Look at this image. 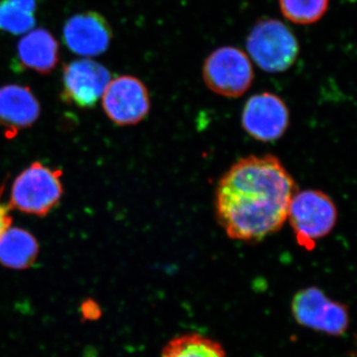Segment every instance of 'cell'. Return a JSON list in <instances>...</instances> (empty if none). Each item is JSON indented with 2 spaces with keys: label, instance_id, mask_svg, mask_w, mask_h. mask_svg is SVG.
I'll use <instances>...</instances> for the list:
<instances>
[{
  "label": "cell",
  "instance_id": "cell-1",
  "mask_svg": "<svg viewBox=\"0 0 357 357\" xmlns=\"http://www.w3.org/2000/svg\"><path fill=\"white\" fill-rule=\"evenodd\" d=\"M296 192L295 180L280 159L250 155L218 182L215 217L229 238L256 243L282 229Z\"/></svg>",
  "mask_w": 357,
  "mask_h": 357
},
{
  "label": "cell",
  "instance_id": "cell-2",
  "mask_svg": "<svg viewBox=\"0 0 357 357\" xmlns=\"http://www.w3.org/2000/svg\"><path fill=\"white\" fill-rule=\"evenodd\" d=\"M287 218L298 243L311 250L317 241L335 229L337 206L330 196L318 190L296 192L289 204Z\"/></svg>",
  "mask_w": 357,
  "mask_h": 357
},
{
  "label": "cell",
  "instance_id": "cell-3",
  "mask_svg": "<svg viewBox=\"0 0 357 357\" xmlns=\"http://www.w3.org/2000/svg\"><path fill=\"white\" fill-rule=\"evenodd\" d=\"M249 56L264 72L283 73L299 55V43L292 31L276 20L256 23L246 40Z\"/></svg>",
  "mask_w": 357,
  "mask_h": 357
},
{
  "label": "cell",
  "instance_id": "cell-4",
  "mask_svg": "<svg viewBox=\"0 0 357 357\" xmlns=\"http://www.w3.org/2000/svg\"><path fill=\"white\" fill-rule=\"evenodd\" d=\"M62 172L35 162L14 181L10 206L28 215L45 217L62 199Z\"/></svg>",
  "mask_w": 357,
  "mask_h": 357
},
{
  "label": "cell",
  "instance_id": "cell-5",
  "mask_svg": "<svg viewBox=\"0 0 357 357\" xmlns=\"http://www.w3.org/2000/svg\"><path fill=\"white\" fill-rule=\"evenodd\" d=\"M203 79L213 93L225 98L243 96L255 79L248 54L232 46L220 47L204 61Z\"/></svg>",
  "mask_w": 357,
  "mask_h": 357
},
{
  "label": "cell",
  "instance_id": "cell-6",
  "mask_svg": "<svg viewBox=\"0 0 357 357\" xmlns=\"http://www.w3.org/2000/svg\"><path fill=\"white\" fill-rule=\"evenodd\" d=\"M291 310L300 326L314 332L340 337L349 330V307L330 299L319 288L307 287L296 293Z\"/></svg>",
  "mask_w": 357,
  "mask_h": 357
},
{
  "label": "cell",
  "instance_id": "cell-7",
  "mask_svg": "<svg viewBox=\"0 0 357 357\" xmlns=\"http://www.w3.org/2000/svg\"><path fill=\"white\" fill-rule=\"evenodd\" d=\"M102 98L105 114L121 126L139 123L149 114L151 105L146 86L132 76L112 79Z\"/></svg>",
  "mask_w": 357,
  "mask_h": 357
},
{
  "label": "cell",
  "instance_id": "cell-8",
  "mask_svg": "<svg viewBox=\"0 0 357 357\" xmlns=\"http://www.w3.org/2000/svg\"><path fill=\"white\" fill-rule=\"evenodd\" d=\"M290 123L285 102L272 93H261L248 98L241 114V124L251 137L261 142L280 139Z\"/></svg>",
  "mask_w": 357,
  "mask_h": 357
},
{
  "label": "cell",
  "instance_id": "cell-9",
  "mask_svg": "<svg viewBox=\"0 0 357 357\" xmlns=\"http://www.w3.org/2000/svg\"><path fill=\"white\" fill-rule=\"evenodd\" d=\"M112 81L109 70L89 59L66 66L63 76V100L82 109L95 107Z\"/></svg>",
  "mask_w": 357,
  "mask_h": 357
},
{
  "label": "cell",
  "instance_id": "cell-10",
  "mask_svg": "<svg viewBox=\"0 0 357 357\" xmlns=\"http://www.w3.org/2000/svg\"><path fill=\"white\" fill-rule=\"evenodd\" d=\"M40 115V105L27 86L8 84L0 88V123L10 137L31 128Z\"/></svg>",
  "mask_w": 357,
  "mask_h": 357
},
{
  "label": "cell",
  "instance_id": "cell-11",
  "mask_svg": "<svg viewBox=\"0 0 357 357\" xmlns=\"http://www.w3.org/2000/svg\"><path fill=\"white\" fill-rule=\"evenodd\" d=\"M64 35L70 50L82 56L102 53L110 41L107 23L96 13L81 14L70 18L66 25Z\"/></svg>",
  "mask_w": 357,
  "mask_h": 357
},
{
  "label": "cell",
  "instance_id": "cell-12",
  "mask_svg": "<svg viewBox=\"0 0 357 357\" xmlns=\"http://www.w3.org/2000/svg\"><path fill=\"white\" fill-rule=\"evenodd\" d=\"M39 244L27 230L9 227L0 236V263L13 270H25L34 265Z\"/></svg>",
  "mask_w": 357,
  "mask_h": 357
},
{
  "label": "cell",
  "instance_id": "cell-13",
  "mask_svg": "<svg viewBox=\"0 0 357 357\" xmlns=\"http://www.w3.org/2000/svg\"><path fill=\"white\" fill-rule=\"evenodd\" d=\"M23 64L38 73H49L58 61V44L50 33L35 30L26 35L18 45Z\"/></svg>",
  "mask_w": 357,
  "mask_h": 357
},
{
  "label": "cell",
  "instance_id": "cell-14",
  "mask_svg": "<svg viewBox=\"0 0 357 357\" xmlns=\"http://www.w3.org/2000/svg\"><path fill=\"white\" fill-rule=\"evenodd\" d=\"M161 357H227L220 342L199 333L177 335L167 342Z\"/></svg>",
  "mask_w": 357,
  "mask_h": 357
},
{
  "label": "cell",
  "instance_id": "cell-15",
  "mask_svg": "<svg viewBox=\"0 0 357 357\" xmlns=\"http://www.w3.org/2000/svg\"><path fill=\"white\" fill-rule=\"evenodd\" d=\"M328 6L330 0H279L284 17L299 25L318 22L325 16Z\"/></svg>",
  "mask_w": 357,
  "mask_h": 357
},
{
  "label": "cell",
  "instance_id": "cell-16",
  "mask_svg": "<svg viewBox=\"0 0 357 357\" xmlns=\"http://www.w3.org/2000/svg\"><path fill=\"white\" fill-rule=\"evenodd\" d=\"M34 0H9L0 6V25L13 32L25 31L33 23Z\"/></svg>",
  "mask_w": 357,
  "mask_h": 357
},
{
  "label": "cell",
  "instance_id": "cell-17",
  "mask_svg": "<svg viewBox=\"0 0 357 357\" xmlns=\"http://www.w3.org/2000/svg\"><path fill=\"white\" fill-rule=\"evenodd\" d=\"M81 314L86 321H98L102 314V307L95 300L88 299L81 305Z\"/></svg>",
  "mask_w": 357,
  "mask_h": 357
},
{
  "label": "cell",
  "instance_id": "cell-18",
  "mask_svg": "<svg viewBox=\"0 0 357 357\" xmlns=\"http://www.w3.org/2000/svg\"><path fill=\"white\" fill-rule=\"evenodd\" d=\"M13 217L10 215V206L0 203V236L11 227Z\"/></svg>",
  "mask_w": 357,
  "mask_h": 357
}]
</instances>
